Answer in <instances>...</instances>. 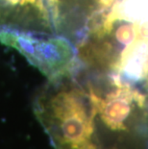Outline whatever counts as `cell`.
Wrapping results in <instances>:
<instances>
[{
    "label": "cell",
    "instance_id": "cell-1",
    "mask_svg": "<svg viewBox=\"0 0 148 149\" xmlns=\"http://www.w3.org/2000/svg\"><path fill=\"white\" fill-rule=\"evenodd\" d=\"M34 111L54 149H96L86 93L72 75L47 81Z\"/></svg>",
    "mask_w": 148,
    "mask_h": 149
},
{
    "label": "cell",
    "instance_id": "cell-2",
    "mask_svg": "<svg viewBox=\"0 0 148 149\" xmlns=\"http://www.w3.org/2000/svg\"><path fill=\"white\" fill-rule=\"evenodd\" d=\"M0 43L19 52L48 81L67 76L76 68L74 47L59 35L2 29Z\"/></svg>",
    "mask_w": 148,
    "mask_h": 149
},
{
    "label": "cell",
    "instance_id": "cell-3",
    "mask_svg": "<svg viewBox=\"0 0 148 149\" xmlns=\"http://www.w3.org/2000/svg\"><path fill=\"white\" fill-rule=\"evenodd\" d=\"M54 34L45 0H0V30Z\"/></svg>",
    "mask_w": 148,
    "mask_h": 149
}]
</instances>
